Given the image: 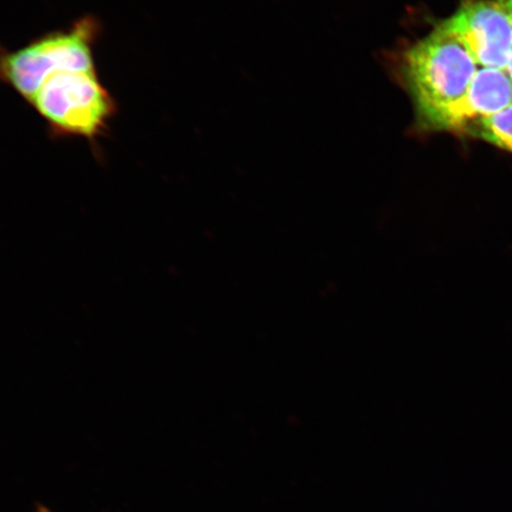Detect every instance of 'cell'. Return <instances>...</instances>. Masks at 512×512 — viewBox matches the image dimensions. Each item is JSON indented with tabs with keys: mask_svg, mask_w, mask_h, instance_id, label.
Listing matches in <instances>:
<instances>
[{
	"mask_svg": "<svg viewBox=\"0 0 512 512\" xmlns=\"http://www.w3.org/2000/svg\"><path fill=\"white\" fill-rule=\"evenodd\" d=\"M477 66L463 44L439 24L405 51L401 60L402 80L422 130L431 132L440 115L463 98Z\"/></svg>",
	"mask_w": 512,
	"mask_h": 512,
	"instance_id": "6da1fadb",
	"label": "cell"
},
{
	"mask_svg": "<svg viewBox=\"0 0 512 512\" xmlns=\"http://www.w3.org/2000/svg\"><path fill=\"white\" fill-rule=\"evenodd\" d=\"M54 138H83L94 144L118 113L114 96L101 82L98 69H60L41 83L27 102Z\"/></svg>",
	"mask_w": 512,
	"mask_h": 512,
	"instance_id": "7a4b0ae2",
	"label": "cell"
},
{
	"mask_svg": "<svg viewBox=\"0 0 512 512\" xmlns=\"http://www.w3.org/2000/svg\"><path fill=\"white\" fill-rule=\"evenodd\" d=\"M101 32L99 19L86 15L69 28L47 32L22 48L0 46V83L28 102L56 70L96 69L95 46Z\"/></svg>",
	"mask_w": 512,
	"mask_h": 512,
	"instance_id": "3957f363",
	"label": "cell"
},
{
	"mask_svg": "<svg viewBox=\"0 0 512 512\" xmlns=\"http://www.w3.org/2000/svg\"><path fill=\"white\" fill-rule=\"evenodd\" d=\"M483 68L507 70L512 51V19L496 0H463L438 23Z\"/></svg>",
	"mask_w": 512,
	"mask_h": 512,
	"instance_id": "277c9868",
	"label": "cell"
},
{
	"mask_svg": "<svg viewBox=\"0 0 512 512\" xmlns=\"http://www.w3.org/2000/svg\"><path fill=\"white\" fill-rule=\"evenodd\" d=\"M512 105V80L507 70L478 69L463 98L447 108L431 132L464 134L476 121L491 117Z\"/></svg>",
	"mask_w": 512,
	"mask_h": 512,
	"instance_id": "5b68a950",
	"label": "cell"
},
{
	"mask_svg": "<svg viewBox=\"0 0 512 512\" xmlns=\"http://www.w3.org/2000/svg\"><path fill=\"white\" fill-rule=\"evenodd\" d=\"M464 134L512 153V105L471 124Z\"/></svg>",
	"mask_w": 512,
	"mask_h": 512,
	"instance_id": "8992f818",
	"label": "cell"
},
{
	"mask_svg": "<svg viewBox=\"0 0 512 512\" xmlns=\"http://www.w3.org/2000/svg\"><path fill=\"white\" fill-rule=\"evenodd\" d=\"M496 2L502 6L503 10L507 12L512 19V0H496Z\"/></svg>",
	"mask_w": 512,
	"mask_h": 512,
	"instance_id": "52a82bcc",
	"label": "cell"
},
{
	"mask_svg": "<svg viewBox=\"0 0 512 512\" xmlns=\"http://www.w3.org/2000/svg\"><path fill=\"white\" fill-rule=\"evenodd\" d=\"M35 512H53L46 505L36 504Z\"/></svg>",
	"mask_w": 512,
	"mask_h": 512,
	"instance_id": "ba28073f",
	"label": "cell"
},
{
	"mask_svg": "<svg viewBox=\"0 0 512 512\" xmlns=\"http://www.w3.org/2000/svg\"><path fill=\"white\" fill-rule=\"evenodd\" d=\"M507 72L509 73L510 78L512 80V51H511V55H510V60H509Z\"/></svg>",
	"mask_w": 512,
	"mask_h": 512,
	"instance_id": "9c48e42d",
	"label": "cell"
}]
</instances>
